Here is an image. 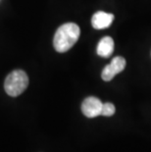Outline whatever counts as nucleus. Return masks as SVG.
<instances>
[{"label": "nucleus", "mask_w": 151, "mask_h": 152, "mask_svg": "<svg viewBox=\"0 0 151 152\" xmlns=\"http://www.w3.org/2000/svg\"><path fill=\"white\" fill-rule=\"evenodd\" d=\"M81 35L80 27L75 23H66L58 28L54 34L53 45L57 52L64 53L70 50Z\"/></svg>", "instance_id": "f257e3e1"}, {"label": "nucleus", "mask_w": 151, "mask_h": 152, "mask_svg": "<svg viewBox=\"0 0 151 152\" xmlns=\"http://www.w3.org/2000/svg\"><path fill=\"white\" fill-rule=\"evenodd\" d=\"M28 86V77L22 70H15L7 76L4 83L5 91L8 95L16 97L22 94Z\"/></svg>", "instance_id": "f03ea898"}, {"label": "nucleus", "mask_w": 151, "mask_h": 152, "mask_svg": "<svg viewBox=\"0 0 151 152\" xmlns=\"http://www.w3.org/2000/svg\"><path fill=\"white\" fill-rule=\"evenodd\" d=\"M126 60L124 57L121 56H116L114 57L110 64H108L107 66L104 67V69L102 70L101 73V77L102 80L105 82H110L114 79V77L123 72L125 67H126Z\"/></svg>", "instance_id": "7ed1b4c3"}, {"label": "nucleus", "mask_w": 151, "mask_h": 152, "mask_svg": "<svg viewBox=\"0 0 151 152\" xmlns=\"http://www.w3.org/2000/svg\"><path fill=\"white\" fill-rule=\"evenodd\" d=\"M103 103L94 96L86 97L82 103V112L88 118H95L101 115Z\"/></svg>", "instance_id": "20e7f679"}, {"label": "nucleus", "mask_w": 151, "mask_h": 152, "mask_svg": "<svg viewBox=\"0 0 151 152\" xmlns=\"http://www.w3.org/2000/svg\"><path fill=\"white\" fill-rule=\"evenodd\" d=\"M113 20V14L103 11H98L93 14L91 19V25L95 30H103V28H107L110 27Z\"/></svg>", "instance_id": "39448f33"}, {"label": "nucleus", "mask_w": 151, "mask_h": 152, "mask_svg": "<svg viewBox=\"0 0 151 152\" xmlns=\"http://www.w3.org/2000/svg\"><path fill=\"white\" fill-rule=\"evenodd\" d=\"M114 51V40L110 37H104L98 42L96 52L101 57L108 58Z\"/></svg>", "instance_id": "423d86ee"}, {"label": "nucleus", "mask_w": 151, "mask_h": 152, "mask_svg": "<svg viewBox=\"0 0 151 152\" xmlns=\"http://www.w3.org/2000/svg\"><path fill=\"white\" fill-rule=\"evenodd\" d=\"M115 111H116V108H115L114 104H112V103H110V102L103 103L100 116H104V117H110V116H113L115 114Z\"/></svg>", "instance_id": "0eeeda50"}]
</instances>
